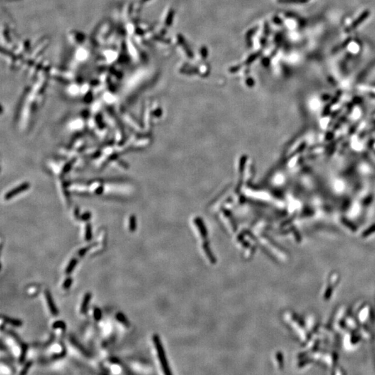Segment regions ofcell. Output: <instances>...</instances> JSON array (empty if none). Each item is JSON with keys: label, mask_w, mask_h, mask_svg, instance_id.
Listing matches in <instances>:
<instances>
[{"label": "cell", "mask_w": 375, "mask_h": 375, "mask_svg": "<svg viewBox=\"0 0 375 375\" xmlns=\"http://www.w3.org/2000/svg\"><path fill=\"white\" fill-rule=\"evenodd\" d=\"M153 341H154V345L156 347L157 353H158V357H159V359L160 361V365L162 366L163 370H164V372H165V374H170V373L169 371L170 369H169L168 365H167V361L166 360L165 351H164L162 343H160V340L159 337L158 336V335H154Z\"/></svg>", "instance_id": "6da1fadb"}, {"label": "cell", "mask_w": 375, "mask_h": 375, "mask_svg": "<svg viewBox=\"0 0 375 375\" xmlns=\"http://www.w3.org/2000/svg\"><path fill=\"white\" fill-rule=\"evenodd\" d=\"M370 11H368V10H366V11H365L364 12H363L358 17L356 18V20H355L354 22H352V23L349 26H347V27L344 29V31L346 33H350V31H353L355 29H356L358 26H359L361 24H362V23L366 20L367 18H368V17L370 16Z\"/></svg>", "instance_id": "7a4b0ae2"}, {"label": "cell", "mask_w": 375, "mask_h": 375, "mask_svg": "<svg viewBox=\"0 0 375 375\" xmlns=\"http://www.w3.org/2000/svg\"><path fill=\"white\" fill-rule=\"evenodd\" d=\"M45 294L46 300H47V302H48V305L50 312L52 313V314L53 316H58L59 311L57 309V307H56V306L55 305L54 302H53V297L52 296L51 293H50L49 290H46Z\"/></svg>", "instance_id": "3957f363"}, {"label": "cell", "mask_w": 375, "mask_h": 375, "mask_svg": "<svg viewBox=\"0 0 375 375\" xmlns=\"http://www.w3.org/2000/svg\"><path fill=\"white\" fill-rule=\"evenodd\" d=\"M70 342H71V343L73 344L74 346L77 348V349L80 351H81L83 354H84L86 356H90V353L86 349L84 346H83L82 344L75 339V338H74V337L70 338Z\"/></svg>", "instance_id": "277c9868"}, {"label": "cell", "mask_w": 375, "mask_h": 375, "mask_svg": "<svg viewBox=\"0 0 375 375\" xmlns=\"http://www.w3.org/2000/svg\"><path fill=\"white\" fill-rule=\"evenodd\" d=\"M91 298H92V294L90 293H87L84 295V297H83V299L82 303H81V313H86L87 310H88L89 303L90 302V300H91Z\"/></svg>", "instance_id": "5b68a950"}, {"label": "cell", "mask_w": 375, "mask_h": 375, "mask_svg": "<svg viewBox=\"0 0 375 375\" xmlns=\"http://www.w3.org/2000/svg\"><path fill=\"white\" fill-rule=\"evenodd\" d=\"M2 318L6 323L11 324V325L13 327H20L22 325V322L19 319H15V318H13V317H10L6 316H3V315L2 316Z\"/></svg>", "instance_id": "8992f818"}, {"label": "cell", "mask_w": 375, "mask_h": 375, "mask_svg": "<svg viewBox=\"0 0 375 375\" xmlns=\"http://www.w3.org/2000/svg\"><path fill=\"white\" fill-rule=\"evenodd\" d=\"M20 347H21V351H20V355L19 361L20 363H24V361L26 359V353H27V351H28V345L26 343H22L20 344Z\"/></svg>", "instance_id": "52a82bcc"}, {"label": "cell", "mask_w": 375, "mask_h": 375, "mask_svg": "<svg viewBox=\"0 0 375 375\" xmlns=\"http://www.w3.org/2000/svg\"><path fill=\"white\" fill-rule=\"evenodd\" d=\"M115 317H116L117 320L119 321V322H120V323L123 324L124 325L126 326V327H129V321H128V320L126 319V316H125V315H124V313H121V312H118V313H116Z\"/></svg>", "instance_id": "ba28073f"}, {"label": "cell", "mask_w": 375, "mask_h": 375, "mask_svg": "<svg viewBox=\"0 0 375 375\" xmlns=\"http://www.w3.org/2000/svg\"><path fill=\"white\" fill-rule=\"evenodd\" d=\"M76 264H77V260H76V259H75V258H74V259H72L70 261L68 267H66L65 273L68 274H70V273H72L73 272V270H75Z\"/></svg>", "instance_id": "9c48e42d"}, {"label": "cell", "mask_w": 375, "mask_h": 375, "mask_svg": "<svg viewBox=\"0 0 375 375\" xmlns=\"http://www.w3.org/2000/svg\"><path fill=\"white\" fill-rule=\"evenodd\" d=\"M351 41V38H347V39L346 40V41H344L343 42L341 43V44H340V45H338V46H336V48H335L333 49V51H332L333 53H337L338 52L341 51V50H343V49L345 48L346 47H347L348 45H349V43L350 42V41Z\"/></svg>", "instance_id": "30bf717a"}, {"label": "cell", "mask_w": 375, "mask_h": 375, "mask_svg": "<svg viewBox=\"0 0 375 375\" xmlns=\"http://www.w3.org/2000/svg\"><path fill=\"white\" fill-rule=\"evenodd\" d=\"M52 327H53V329H61L63 330H65L66 324L64 322H63V321L59 320V321H56L55 322H53Z\"/></svg>", "instance_id": "8fae6325"}, {"label": "cell", "mask_w": 375, "mask_h": 375, "mask_svg": "<svg viewBox=\"0 0 375 375\" xmlns=\"http://www.w3.org/2000/svg\"><path fill=\"white\" fill-rule=\"evenodd\" d=\"M93 317H94V318H95V320L96 321L101 320L102 317V311L100 310V309H99L98 307H95V309H94Z\"/></svg>", "instance_id": "7c38bea8"}, {"label": "cell", "mask_w": 375, "mask_h": 375, "mask_svg": "<svg viewBox=\"0 0 375 375\" xmlns=\"http://www.w3.org/2000/svg\"><path fill=\"white\" fill-rule=\"evenodd\" d=\"M32 365H33V363H32V361H28V362H26L25 364L24 367H22V369L21 372H20V374H26V373L28 372V371L30 369V367H31L32 366Z\"/></svg>", "instance_id": "4fadbf2b"}, {"label": "cell", "mask_w": 375, "mask_h": 375, "mask_svg": "<svg viewBox=\"0 0 375 375\" xmlns=\"http://www.w3.org/2000/svg\"><path fill=\"white\" fill-rule=\"evenodd\" d=\"M8 333L10 335V336H11L13 338V339H14L17 341V342H18V343L20 344H20L23 343V341H22V340L20 339V338L18 336V335L15 332H14V331H11V330H8Z\"/></svg>", "instance_id": "5bb4252c"}, {"label": "cell", "mask_w": 375, "mask_h": 375, "mask_svg": "<svg viewBox=\"0 0 375 375\" xmlns=\"http://www.w3.org/2000/svg\"><path fill=\"white\" fill-rule=\"evenodd\" d=\"M91 227L90 224H88L86 227V240L90 241L92 239V232H91Z\"/></svg>", "instance_id": "9a60e30c"}, {"label": "cell", "mask_w": 375, "mask_h": 375, "mask_svg": "<svg viewBox=\"0 0 375 375\" xmlns=\"http://www.w3.org/2000/svg\"><path fill=\"white\" fill-rule=\"evenodd\" d=\"M279 2L283 3H288V4H304L306 3L305 0H279Z\"/></svg>", "instance_id": "2e32d148"}, {"label": "cell", "mask_w": 375, "mask_h": 375, "mask_svg": "<svg viewBox=\"0 0 375 375\" xmlns=\"http://www.w3.org/2000/svg\"><path fill=\"white\" fill-rule=\"evenodd\" d=\"M72 281H73V280L70 277L67 278V279L64 281V282H63V288L65 290L69 289L70 286H71V285H72Z\"/></svg>", "instance_id": "e0dca14e"}, {"label": "cell", "mask_w": 375, "mask_h": 375, "mask_svg": "<svg viewBox=\"0 0 375 375\" xmlns=\"http://www.w3.org/2000/svg\"><path fill=\"white\" fill-rule=\"evenodd\" d=\"M135 229H136V220H135L134 217H132L130 220V230L132 231V232H134Z\"/></svg>", "instance_id": "ac0fdd59"}, {"label": "cell", "mask_w": 375, "mask_h": 375, "mask_svg": "<svg viewBox=\"0 0 375 375\" xmlns=\"http://www.w3.org/2000/svg\"><path fill=\"white\" fill-rule=\"evenodd\" d=\"M89 249H90V247H85V248H82V249H80V250L79 251V252H78L79 255L80 256H84L85 254H86V252H88V250Z\"/></svg>", "instance_id": "d6986e66"}, {"label": "cell", "mask_w": 375, "mask_h": 375, "mask_svg": "<svg viewBox=\"0 0 375 375\" xmlns=\"http://www.w3.org/2000/svg\"><path fill=\"white\" fill-rule=\"evenodd\" d=\"M305 1H306V2H308V1H309V0H305Z\"/></svg>", "instance_id": "ffe728a7"}]
</instances>
